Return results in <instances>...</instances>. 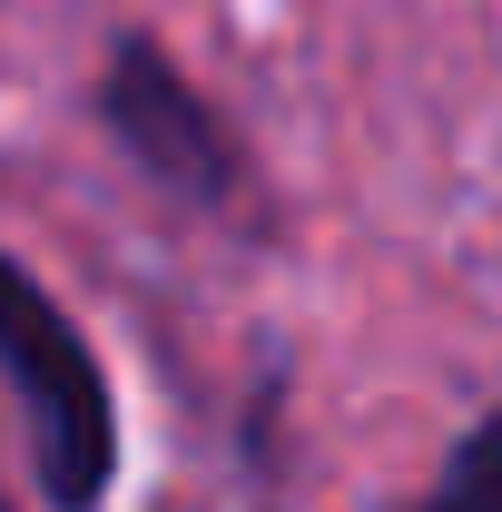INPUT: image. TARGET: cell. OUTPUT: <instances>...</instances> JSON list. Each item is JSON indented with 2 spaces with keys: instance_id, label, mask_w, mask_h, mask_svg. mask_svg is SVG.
<instances>
[{
  "instance_id": "obj_1",
  "label": "cell",
  "mask_w": 502,
  "mask_h": 512,
  "mask_svg": "<svg viewBox=\"0 0 502 512\" xmlns=\"http://www.w3.org/2000/svg\"><path fill=\"white\" fill-rule=\"evenodd\" d=\"M0 375L30 424V463H40L50 512H99L119 483V394L99 375L89 335L69 325V306L20 256H0Z\"/></svg>"
},
{
  "instance_id": "obj_2",
  "label": "cell",
  "mask_w": 502,
  "mask_h": 512,
  "mask_svg": "<svg viewBox=\"0 0 502 512\" xmlns=\"http://www.w3.org/2000/svg\"><path fill=\"white\" fill-rule=\"evenodd\" d=\"M99 128L119 138L128 168H148L168 197H188V207H227L237 197V138H227V119L197 99V79L148 30H119L109 60H99Z\"/></svg>"
},
{
  "instance_id": "obj_4",
  "label": "cell",
  "mask_w": 502,
  "mask_h": 512,
  "mask_svg": "<svg viewBox=\"0 0 502 512\" xmlns=\"http://www.w3.org/2000/svg\"><path fill=\"white\" fill-rule=\"evenodd\" d=\"M0 512H10V493H0Z\"/></svg>"
},
{
  "instance_id": "obj_3",
  "label": "cell",
  "mask_w": 502,
  "mask_h": 512,
  "mask_svg": "<svg viewBox=\"0 0 502 512\" xmlns=\"http://www.w3.org/2000/svg\"><path fill=\"white\" fill-rule=\"evenodd\" d=\"M414 512H502V414H483L463 444L443 453L434 493H424Z\"/></svg>"
}]
</instances>
